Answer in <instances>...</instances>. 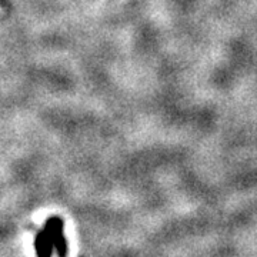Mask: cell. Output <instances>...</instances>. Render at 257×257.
Segmentation results:
<instances>
[{
  "mask_svg": "<svg viewBox=\"0 0 257 257\" xmlns=\"http://www.w3.org/2000/svg\"><path fill=\"white\" fill-rule=\"evenodd\" d=\"M43 229L52 240L53 250H56L57 257H67L69 246H67V240L64 237V223L62 217H59V216L49 217L45 223V226H43Z\"/></svg>",
  "mask_w": 257,
  "mask_h": 257,
  "instance_id": "1",
  "label": "cell"
},
{
  "mask_svg": "<svg viewBox=\"0 0 257 257\" xmlns=\"http://www.w3.org/2000/svg\"><path fill=\"white\" fill-rule=\"evenodd\" d=\"M35 251L37 257H52L53 254V243L45 229L40 230L35 236Z\"/></svg>",
  "mask_w": 257,
  "mask_h": 257,
  "instance_id": "2",
  "label": "cell"
}]
</instances>
